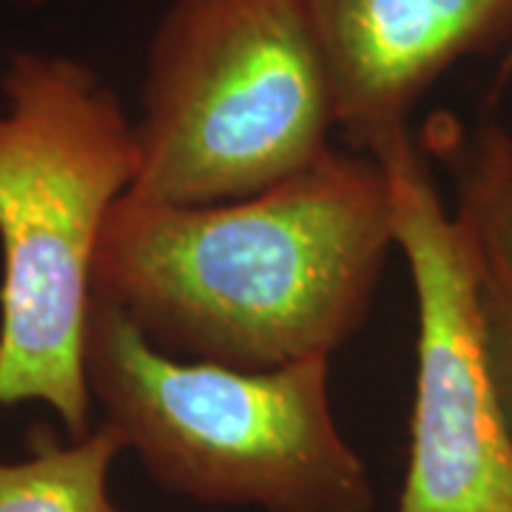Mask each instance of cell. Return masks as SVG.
Wrapping results in <instances>:
<instances>
[{"mask_svg":"<svg viewBox=\"0 0 512 512\" xmlns=\"http://www.w3.org/2000/svg\"><path fill=\"white\" fill-rule=\"evenodd\" d=\"M393 248L382 163L330 148L239 200L120 197L100 239L94 296L171 356L271 370L330 359L353 339Z\"/></svg>","mask_w":512,"mask_h":512,"instance_id":"1","label":"cell"},{"mask_svg":"<svg viewBox=\"0 0 512 512\" xmlns=\"http://www.w3.org/2000/svg\"><path fill=\"white\" fill-rule=\"evenodd\" d=\"M0 92V407L46 404L83 439L94 262L137 177V134L117 92L74 57L18 52Z\"/></svg>","mask_w":512,"mask_h":512,"instance_id":"2","label":"cell"},{"mask_svg":"<svg viewBox=\"0 0 512 512\" xmlns=\"http://www.w3.org/2000/svg\"><path fill=\"white\" fill-rule=\"evenodd\" d=\"M86 379L165 493L256 512H373L376 490L330 410V359L271 370L171 356L94 296Z\"/></svg>","mask_w":512,"mask_h":512,"instance_id":"3","label":"cell"},{"mask_svg":"<svg viewBox=\"0 0 512 512\" xmlns=\"http://www.w3.org/2000/svg\"><path fill=\"white\" fill-rule=\"evenodd\" d=\"M336 128L299 0H171L148 46L128 194L205 205L311 168Z\"/></svg>","mask_w":512,"mask_h":512,"instance_id":"4","label":"cell"},{"mask_svg":"<svg viewBox=\"0 0 512 512\" xmlns=\"http://www.w3.org/2000/svg\"><path fill=\"white\" fill-rule=\"evenodd\" d=\"M382 168L419 319L410 453L393 512H512V433L453 214L416 140Z\"/></svg>","mask_w":512,"mask_h":512,"instance_id":"5","label":"cell"},{"mask_svg":"<svg viewBox=\"0 0 512 512\" xmlns=\"http://www.w3.org/2000/svg\"><path fill=\"white\" fill-rule=\"evenodd\" d=\"M325 60L350 151L407 146L421 97L467 57L512 49V0H299Z\"/></svg>","mask_w":512,"mask_h":512,"instance_id":"6","label":"cell"},{"mask_svg":"<svg viewBox=\"0 0 512 512\" xmlns=\"http://www.w3.org/2000/svg\"><path fill=\"white\" fill-rule=\"evenodd\" d=\"M419 148L453 185V222L473 276L487 362L512 433V131L436 111Z\"/></svg>","mask_w":512,"mask_h":512,"instance_id":"7","label":"cell"},{"mask_svg":"<svg viewBox=\"0 0 512 512\" xmlns=\"http://www.w3.org/2000/svg\"><path fill=\"white\" fill-rule=\"evenodd\" d=\"M120 453H126V439L111 421L66 441L37 424L29 433V456L0 461V512H128L109 490Z\"/></svg>","mask_w":512,"mask_h":512,"instance_id":"8","label":"cell"},{"mask_svg":"<svg viewBox=\"0 0 512 512\" xmlns=\"http://www.w3.org/2000/svg\"><path fill=\"white\" fill-rule=\"evenodd\" d=\"M512 80V49L507 52V55L501 57V66H498V89L501 86H507Z\"/></svg>","mask_w":512,"mask_h":512,"instance_id":"9","label":"cell"}]
</instances>
